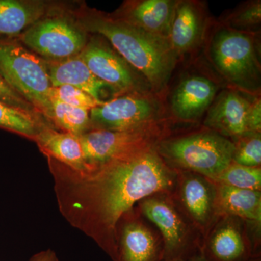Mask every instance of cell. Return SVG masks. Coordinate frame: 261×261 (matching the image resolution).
Here are the masks:
<instances>
[{"mask_svg": "<svg viewBox=\"0 0 261 261\" xmlns=\"http://www.w3.org/2000/svg\"><path fill=\"white\" fill-rule=\"evenodd\" d=\"M255 33L233 30L220 24L209 35L207 56L229 85L252 96L260 92V61Z\"/></svg>", "mask_w": 261, "mask_h": 261, "instance_id": "3957f363", "label": "cell"}, {"mask_svg": "<svg viewBox=\"0 0 261 261\" xmlns=\"http://www.w3.org/2000/svg\"><path fill=\"white\" fill-rule=\"evenodd\" d=\"M247 261H261V256L259 257H253L250 258V260Z\"/></svg>", "mask_w": 261, "mask_h": 261, "instance_id": "1f68e13d", "label": "cell"}, {"mask_svg": "<svg viewBox=\"0 0 261 261\" xmlns=\"http://www.w3.org/2000/svg\"><path fill=\"white\" fill-rule=\"evenodd\" d=\"M247 130L249 133H261V100L260 95L254 97L247 117Z\"/></svg>", "mask_w": 261, "mask_h": 261, "instance_id": "f1b7e54d", "label": "cell"}, {"mask_svg": "<svg viewBox=\"0 0 261 261\" xmlns=\"http://www.w3.org/2000/svg\"><path fill=\"white\" fill-rule=\"evenodd\" d=\"M51 120L65 132L80 137L90 130L89 111L51 98Z\"/></svg>", "mask_w": 261, "mask_h": 261, "instance_id": "7402d4cb", "label": "cell"}, {"mask_svg": "<svg viewBox=\"0 0 261 261\" xmlns=\"http://www.w3.org/2000/svg\"><path fill=\"white\" fill-rule=\"evenodd\" d=\"M118 261H163L162 238L137 207L120 219L117 226Z\"/></svg>", "mask_w": 261, "mask_h": 261, "instance_id": "7c38bea8", "label": "cell"}, {"mask_svg": "<svg viewBox=\"0 0 261 261\" xmlns=\"http://www.w3.org/2000/svg\"><path fill=\"white\" fill-rule=\"evenodd\" d=\"M47 62L48 75L53 87L69 85L84 91L98 102L104 103L112 88L92 73L79 56Z\"/></svg>", "mask_w": 261, "mask_h": 261, "instance_id": "e0dca14e", "label": "cell"}, {"mask_svg": "<svg viewBox=\"0 0 261 261\" xmlns=\"http://www.w3.org/2000/svg\"><path fill=\"white\" fill-rule=\"evenodd\" d=\"M30 261H58V259L54 252L49 250L34 255Z\"/></svg>", "mask_w": 261, "mask_h": 261, "instance_id": "f546056e", "label": "cell"}, {"mask_svg": "<svg viewBox=\"0 0 261 261\" xmlns=\"http://www.w3.org/2000/svg\"><path fill=\"white\" fill-rule=\"evenodd\" d=\"M173 200L202 238L219 217L217 185L210 178L190 171H176Z\"/></svg>", "mask_w": 261, "mask_h": 261, "instance_id": "30bf717a", "label": "cell"}, {"mask_svg": "<svg viewBox=\"0 0 261 261\" xmlns=\"http://www.w3.org/2000/svg\"><path fill=\"white\" fill-rule=\"evenodd\" d=\"M171 135V121L167 120L133 129L89 130L79 138L90 169L155 148L161 141Z\"/></svg>", "mask_w": 261, "mask_h": 261, "instance_id": "52a82bcc", "label": "cell"}, {"mask_svg": "<svg viewBox=\"0 0 261 261\" xmlns=\"http://www.w3.org/2000/svg\"><path fill=\"white\" fill-rule=\"evenodd\" d=\"M27 47L50 61L79 56L87 44L85 32L65 18H49L33 24L20 37Z\"/></svg>", "mask_w": 261, "mask_h": 261, "instance_id": "8fae6325", "label": "cell"}, {"mask_svg": "<svg viewBox=\"0 0 261 261\" xmlns=\"http://www.w3.org/2000/svg\"><path fill=\"white\" fill-rule=\"evenodd\" d=\"M0 74L37 112L51 120L47 62L15 41L0 39Z\"/></svg>", "mask_w": 261, "mask_h": 261, "instance_id": "8992f818", "label": "cell"}, {"mask_svg": "<svg viewBox=\"0 0 261 261\" xmlns=\"http://www.w3.org/2000/svg\"><path fill=\"white\" fill-rule=\"evenodd\" d=\"M177 0H136L126 3L117 18L146 32L168 39Z\"/></svg>", "mask_w": 261, "mask_h": 261, "instance_id": "ac0fdd59", "label": "cell"}, {"mask_svg": "<svg viewBox=\"0 0 261 261\" xmlns=\"http://www.w3.org/2000/svg\"><path fill=\"white\" fill-rule=\"evenodd\" d=\"M49 160L61 212L113 261H118L117 226L122 216L145 197L171 193L176 182V171L156 147L83 172Z\"/></svg>", "mask_w": 261, "mask_h": 261, "instance_id": "6da1fadb", "label": "cell"}, {"mask_svg": "<svg viewBox=\"0 0 261 261\" xmlns=\"http://www.w3.org/2000/svg\"><path fill=\"white\" fill-rule=\"evenodd\" d=\"M200 254L207 261H247L254 255L245 220L221 215L202 240Z\"/></svg>", "mask_w": 261, "mask_h": 261, "instance_id": "4fadbf2b", "label": "cell"}, {"mask_svg": "<svg viewBox=\"0 0 261 261\" xmlns=\"http://www.w3.org/2000/svg\"><path fill=\"white\" fill-rule=\"evenodd\" d=\"M261 23L260 0L249 1L226 15L221 25L239 32L255 33Z\"/></svg>", "mask_w": 261, "mask_h": 261, "instance_id": "d4e9b609", "label": "cell"}, {"mask_svg": "<svg viewBox=\"0 0 261 261\" xmlns=\"http://www.w3.org/2000/svg\"><path fill=\"white\" fill-rule=\"evenodd\" d=\"M233 143V162L247 167H260L261 133L247 134Z\"/></svg>", "mask_w": 261, "mask_h": 261, "instance_id": "484cf974", "label": "cell"}, {"mask_svg": "<svg viewBox=\"0 0 261 261\" xmlns=\"http://www.w3.org/2000/svg\"><path fill=\"white\" fill-rule=\"evenodd\" d=\"M51 98L58 99L68 106L89 111L103 104L84 91L69 85L51 87Z\"/></svg>", "mask_w": 261, "mask_h": 261, "instance_id": "4316f807", "label": "cell"}, {"mask_svg": "<svg viewBox=\"0 0 261 261\" xmlns=\"http://www.w3.org/2000/svg\"><path fill=\"white\" fill-rule=\"evenodd\" d=\"M89 120L90 130H124L170 118L164 98L152 92H136L117 96L91 110Z\"/></svg>", "mask_w": 261, "mask_h": 261, "instance_id": "ba28073f", "label": "cell"}, {"mask_svg": "<svg viewBox=\"0 0 261 261\" xmlns=\"http://www.w3.org/2000/svg\"><path fill=\"white\" fill-rule=\"evenodd\" d=\"M34 140L49 159L74 171L83 172L89 170L80 138L76 136L42 127Z\"/></svg>", "mask_w": 261, "mask_h": 261, "instance_id": "d6986e66", "label": "cell"}, {"mask_svg": "<svg viewBox=\"0 0 261 261\" xmlns=\"http://www.w3.org/2000/svg\"><path fill=\"white\" fill-rule=\"evenodd\" d=\"M81 25L104 37L134 68L145 77L154 94L164 98L178 61L168 39L125 20L100 13H89Z\"/></svg>", "mask_w": 261, "mask_h": 261, "instance_id": "7a4b0ae2", "label": "cell"}, {"mask_svg": "<svg viewBox=\"0 0 261 261\" xmlns=\"http://www.w3.org/2000/svg\"><path fill=\"white\" fill-rule=\"evenodd\" d=\"M247 94L230 87L220 92L207 110L204 128L232 142L247 135V113L253 99Z\"/></svg>", "mask_w": 261, "mask_h": 261, "instance_id": "2e32d148", "label": "cell"}, {"mask_svg": "<svg viewBox=\"0 0 261 261\" xmlns=\"http://www.w3.org/2000/svg\"><path fill=\"white\" fill-rule=\"evenodd\" d=\"M172 261H207L201 255L200 253L197 254V255H194V256L188 257L186 259H181V260H176Z\"/></svg>", "mask_w": 261, "mask_h": 261, "instance_id": "4dcf8cb0", "label": "cell"}, {"mask_svg": "<svg viewBox=\"0 0 261 261\" xmlns=\"http://www.w3.org/2000/svg\"><path fill=\"white\" fill-rule=\"evenodd\" d=\"M219 84L202 73L181 78L171 94L167 106L171 122L195 123L211 107L219 94Z\"/></svg>", "mask_w": 261, "mask_h": 261, "instance_id": "5bb4252c", "label": "cell"}, {"mask_svg": "<svg viewBox=\"0 0 261 261\" xmlns=\"http://www.w3.org/2000/svg\"><path fill=\"white\" fill-rule=\"evenodd\" d=\"M212 181L217 185L261 191V167H247L232 162Z\"/></svg>", "mask_w": 261, "mask_h": 261, "instance_id": "603a6c76", "label": "cell"}, {"mask_svg": "<svg viewBox=\"0 0 261 261\" xmlns=\"http://www.w3.org/2000/svg\"><path fill=\"white\" fill-rule=\"evenodd\" d=\"M156 150L171 169L198 173L214 180L233 162L234 145L229 139L204 128L169 136L159 142Z\"/></svg>", "mask_w": 261, "mask_h": 261, "instance_id": "277c9868", "label": "cell"}, {"mask_svg": "<svg viewBox=\"0 0 261 261\" xmlns=\"http://www.w3.org/2000/svg\"><path fill=\"white\" fill-rule=\"evenodd\" d=\"M136 207L161 234L164 246L163 261L186 259L200 253L203 238L171 193L153 194L142 199Z\"/></svg>", "mask_w": 261, "mask_h": 261, "instance_id": "5b68a950", "label": "cell"}, {"mask_svg": "<svg viewBox=\"0 0 261 261\" xmlns=\"http://www.w3.org/2000/svg\"><path fill=\"white\" fill-rule=\"evenodd\" d=\"M79 56L95 76L112 88L115 95L152 92L145 77L102 39L87 43Z\"/></svg>", "mask_w": 261, "mask_h": 261, "instance_id": "9c48e42d", "label": "cell"}, {"mask_svg": "<svg viewBox=\"0 0 261 261\" xmlns=\"http://www.w3.org/2000/svg\"><path fill=\"white\" fill-rule=\"evenodd\" d=\"M0 102L10 107L37 116V111L32 105L15 90L0 74Z\"/></svg>", "mask_w": 261, "mask_h": 261, "instance_id": "83f0119b", "label": "cell"}, {"mask_svg": "<svg viewBox=\"0 0 261 261\" xmlns=\"http://www.w3.org/2000/svg\"><path fill=\"white\" fill-rule=\"evenodd\" d=\"M216 185L220 216L228 215L245 221L261 222V191Z\"/></svg>", "mask_w": 261, "mask_h": 261, "instance_id": "ffe728a7", "label": "cell"}, {"mask_svg": "<svg viewBox=\"0 0 261 261\" xmlns=\"http://www.w3.org/2000/svg\"><path fill=\"white\" fill-rule=\"evenodd\" d=\"M207 27L206 9L200 2L177 0L168 39L178 61L203 44L207 37Z\"/></svg>", "mask_w": 261, "mask_h": 261, "instance_id": "9a60e30c", "label": "cell"}, {"mask_svg": "<svg viewBox=\"0 0 261 261\" xmlns=\"http://www.w3.org/2000/svg\"><path fill=\"white\" fill-rule=\"evenodd\" d=\"M42 127L37 116L0 102V128L34 139Z\"/></svg>", "mask_w": 261, "mask_h": 261, "instance_id": "cb8c5ba5", "label": "cell"}, {"mask_svg": "<svg viewBox=\"0 0 261 261\" xmlns=\"http://www.w3.org/2000/svg\"><path fill=\"white\" fill-rule=\"evenodd\" d=\"M45 10L42 2L0 0V35H18L41 20Z\"/></svg>", "mask_w": 261, "mask_h": 261, "instance_id": "44dd1931", "label": "cell"}]
</instances>
